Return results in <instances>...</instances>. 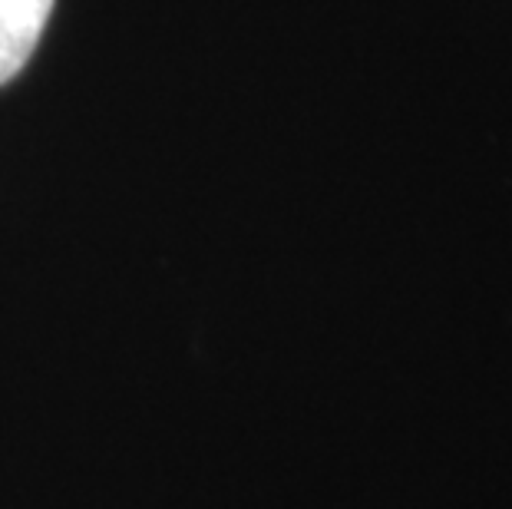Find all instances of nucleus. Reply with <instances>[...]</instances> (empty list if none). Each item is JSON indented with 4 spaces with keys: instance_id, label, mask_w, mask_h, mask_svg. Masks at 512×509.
<instances>
[{
    "instance_id": "1",
    "label": "nucleus",
    "mask_w": 512,
    "mask_h": 509,
    "mask_svg": "<svg viewBox=\"0 0 512 509\" xmlns=\"http://www.w3.org/2000/svg\"><path fill=\"white\" fill-rule=\"evenodd\" d=\"M53 0H0V86L10 83L34 57Z\"/></svg>"
}]
</instances>
